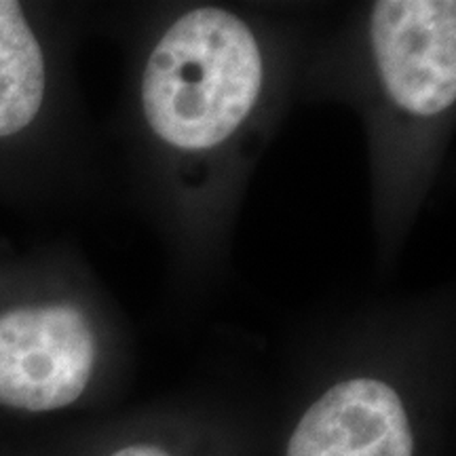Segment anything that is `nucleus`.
I'll use <instances>...</instances> for the list:
<instances>
[{
    "label": "nucleus",
    "mask_w": 456,
    "mask_h": 456,
    "mask_svg": "<svg viewBox=\"0 0 456 456\" xmlns=\"http://www.w3.org/2000/svg\"><path fill=\"white\" fill-rule=\"evenodd\" d=\"M262 87L252 30L224 9L182 15L152 51L142 78L146 121L184 151L224 142L245 121Z\"/></svg>",
    "instance_id": "f257e3e1"
},
{
    "label": "nucleus",
    "mask_w": 456,
    "mask_h": 456,
    "mask_svg": "<svg viewBox=\"0 0 456 456\" xmlns=\"http://www.w3.org/2000/svg\"><path fill=\"white\" fill-rule=\"evenodd\" d=\"M112 456H169L165 450L157 446H144V444H135V446H127Z\"/></svg>",
    "instance_id": "423d86ee"
},
{
    "label": "nucleus",
    "mask_w": 456,
    "mask_h": 456,
    "mask_svg": "<svg viewBox=\"0 0 456 456\" xmlns=\"http://www.w3.org/2000/svg\"><path fill=\"white\" fill-rule=\"evenodd\" d=\"M95 363V336L72 305L0 315V403L47 412L83 395Z\"/></svg>",
    "instance_id": "f03ea898"
},
{
    "label": "nucleus",
    "mask_w": 456,
    "mask_h": 456,
    "mask_svg": "<svg viewBox=\"0 0 456 456\" xmlns=\"http://www.w3.org/2000/svg\"><path fill=\"white\" fill-rule=\"evenodd\" d=\"M45 95L41 45L20 3L0 0V138L28 127Z\"/></svg>",
    "instance_id": "39448f33"
},
{
    "label": "nucleus",
    "mask_w": 456,
    "mask_h": 456,
    "mask_svg": "<svg viewBox=\"0 0 456 456\" xmlns=\"http://www.w3.org/2000/svg\"><path fill=\"white\" fill-rule=\"evenodd\" d=\"M370 37L380 78L397 106L431 117L454 104L456 3H376Z\"/></svg>",
    "instance_id": "7ed1b4c3"
},
{
    "label": "nucleus",
    "mask_w": 456,
    "mask_h": 456,
    "mask_svg": "<svg viewBox=\"0 0 456 456\" xmlns=\"http://www.w3.org/2000/svg\"><path fill=\"white\" fill-rule=\"evenodd\" d=\"M402 399L389 385L353 379L332 387L302 416L288 456H412Z\"/></svg>",
    "instance_id": "20e7f679"
}]
</instances>
